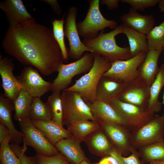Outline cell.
<instances>
[{
    "label": "cell",
    "mask_w": 164,
    "mask_h": 164,
    "mask_svg": "<svg viewBox=\"0 0 164 164\" xmlns=\"http://www.w3.org/2000/svg\"><path fill=\"white\" fill-rule=\"evenodd\" d=\"M5 53L23 65L35 67L42 74L58 71L64 59L53 31L33 18L9 27L2 41Z\"/></svg>",
    "instance_id": "6da1fadb"
},
{
    "label": "cell",
    "mask_w": 164,
    "mask_h": 164,
    "mask_svg": "<svg viewBox=\"0 0 164 164\" xmlns=\"http://www.w3.org/2000/svg\"><path fill=\"white\" fill-rule=\"evenodd\" d=\"M123 24L117 26L108 32H101L97 37L83 39V43L94 54H98L110 63L118 60H124L132 58L129 47L119 46L115 36L122 33Z\"/></svg>",
    "instance_id": "7a4b0ae2"
},
{
    "label": "cell",
    "mask_w": 164,
    "mask_h": 164,
    "mask_svg": "<svg viewBox=\"0 0 164 164\" xmlns=\"http://www.w3.org/2000/svg\"><path fill=\"white\" fill-rule=\"evenodd\" d=\"M93 65L89 72L76 81L72 86L65 89L77 93L85 102L96 101V92L99 82L103 74L111 67V63L98 54H94Z\"/></svg>",
    "instance_id": "3957f363"
},
{
    "label": "cell",
    "mask_w": 164,
    "mask_h": 164,
    "mask_svg": "<svg viewBox=\"0 0 164 164\" xmlns=\"http://www.w3.org/2000/svg\"><path fill=\"white\" fill-rule=\"evenodd\" d=\"M89 7L86 16L82 21L77 23L79 35L84 39H89L97 36L99 32L109 27L114 29L117 26L114 20L105 18L100 12L99 0L88 1Z\"/></svg>",
    "instance_id": "277c9868"
},
{
    "label": "cell",
    "mask_w": 164,
    "mask_h": 164,
    "mask_svg": "<svg viewBox=\"0 0 164 164\" xmlns=\"http://www.w3.org/2000/svg\"><path fill=\"white\" fill-rule=\"evenodd\" d=\"M61 93L63 125L68 126L73 122L83 120L97 122L90 108L79 94L66 90L61 91Z\"/></svg>",
    "instance_id": "5b68a950"
},
{
    "label": "cell",
    "mask_w": 164,
    "mask_h": 164,
    "mask_svg": "<svg viewBox=\"0 0 164 164\" xmlns=\"http://www.w3.org/2000/svg\"><path fill=\"white\" fill-rule=\"evenodd\" d=\"M163 140L164 118L157 114L130 133L131 145L136 149Z\"/></svg>",
    "instance_id": "8992f818"
},
{
    "label": "cell",
    "mask_w": 164,
    "mask_h": 164,
    "mask_svg": "<svg viewBox=\"0 0 164 164\" xmlns=\"http://www.w3.org/2000/svg\"><path fill=\"white\" fill-rule=\"evenodd\" d=\"M94 60V54L89 52L86 53L74 62L62 64L58 70V75L52 83L51 91L61 92L67 88L74 77L89 71L93 65Z\"/></svg>",
    "instance_id": "52a82bcc"
},
{
    "label": "cell",
    "mask_w": 164,
    "mask_h": 164,
    "mask_svg": "<svg viewBox=\"0 0 164 164\" xmlns=\"http://www.w3.org/2000/svg\"><path fill=\"white\" fill-rule=\"evenodd\" d=\"M19 123L23 135V145L31 146L37 153L45 156H53L60 153L43 132L33 124L29 117Z\"/></svg>",
    "instance_id": "ba28073f"
},
{
    "label": "cell",
    "mask_w": 164,
    "mask_h": 164,
    "mask_svg": "<svg viewBox=\"0 0 164 164\" xmlns=\"http://www.w3.org/2000/svg\"><path fill=\"white\" fill-rule=\"evenodd\" d=\"M109 103L124 120L125 128L130 132L142 126L155 115L146 109L123 102L118 98L112 100Z\"/></svg>",
    "instance_id": "9c48e42d"
},
{
    "label": "cell",
    "mask_w": 164,
    "mask_h": 164,
    "mask_svg": "<svg viewBox=\"0 0 164 164\" xmlns=\"http://www.w3.org/2000/svg\"><path fill=\"white\" fill-rule=\"evenodd\" d=\"M147 53L141 52L128 59L118 60L111 63L110 69L103 77L121 80L128 83L138 77V68L144 60Z\"/></svg>",
    "instance_id": "30bf717a"
},
{
    "label": "cell",
    "mask_w": 164,
    "mask_h": 164,
    "mask_svg": "<svg viewBox=\"0 0 164 164\" xmlns=\"http://www.w3.org/2000/svg\"><path fill=\"white\" fill-rule=\"evenodd\" d=\"M78 9L74 6L70 7L65 15L64 26V36L69 44L68 55L72 59L78 60L83 56L85 52L91 51L81 41L76 23Z\"/></svg>",
    "instance_id": "8fae6325"
},
{
    "label": "cell",
    "mask_w": 164,
    "mask_h": 164,
    "mask_svg": "<svg viewBox=\"0 0 164 164\" xmlns=\"http://www.w3.org/2000/svg\"><path fill=\"white\" fill-rule=\"evenodd\" d=\"M17 78L21 88L33 98L40 97L51 89L52 83L45 80L31 66L25 67Z\"/></svg>",
    "instance_id": "7c38bea8"
},
{
    "label": "cell",
    "mask_w": 164,
    "mask_h": 164,
    "mask_svg": "<svg viewBox=\"0 0 164 164\" xmlns=\"http://www.w3.org/2000/svg\"><path fill=\"white\" fill-rule=\"evenodd\" d=\"M150 86L139 77L127 84L118 99L146 110L149 98Z\"/></svg>",
    "instance_id": "4fadbf2b"
},
{
    "label": "cell",
    "mask_w": 164,
    "mask_h": 164,
    "mask_svg": "<svg viewBox=\"0 0 164 164\" xmlns=\"http://www.w3.org/2000/svg\"><path fill=\"white\" fill-rule=\"evenodd\" d=\"M14 67L13 62L7 57L0 56V74L4 96L13 102L15 100L21 89L17 77L13 74Z\"/></svg>",
    "instance_id": "5bb4252c"
},
{
    "label": "cell",
    "mask_w": 164,
    "mask_h": 164,
    "mask_svg": "<svg viewBox=\"0 0 164 164\" xmlns=\"http://www.w3.org/2000/svg\"><path fill=\"white\" fill-rule=\"evenodd\" d=\"M99 123L114 146L122 155H127L131 152L132 146L130 142V132L128 129L114 124Z\"/></svg>",
    "instance_id": "9a60e30c"
},
{
    "label": "cell",
    "mask_w": 164,
    "mask_h": 164,
    "mask_svg": "<svg viewBox=\"0 0 164 164\" xmlns=\"http://www.w3.org/2000/svg\"><path fill=\"white\" fill-rule=\"evenodd\" d=\"M127 83L116 79L102 77L98 84L96 101L109 103L118 98Z\"/></svg>",
    "instance_id": "2e32d148"
},
{
    "label": "cell",
    "mask_w": 164,
    "mask_h": 164,
    "mask_svg": "<svg viewBox=\"0 0 164 164\" xmlns=\"http://www.w3.org/2000/svg\"><path fill=\"white\" fill-rule=\"evenodd\" d=\"M0 8L5 13L9 27H14L32 18L21 0H5L0 2Z\"/></svg>",
    "instance_id": "e0dca14e"
},
{
    "label": "cell",
    "mask_w": 164,
    "mask_h": 164,
    "mask_svg": "<svg viewBox=\"0 0 164 164\" xmlns=\"http://www.w3.org/2000/svg\"><path fill=\"white\" fill-rule=\"evenodd\" d=\"M86 102L98 122L114 124L125 127V121L109 103L96 101Z\"/></svg>",
    "instance_id": "ac0fdd59"
},
{
    "label": "cell",
    "mask_w": 164,
    "mask_h": 164,
    "mask_svg": "<svg viewBox=\"0 0 164 164\" xmlns=\"http://www.w3.org/2000/svg\"><path fill=\"white\" fill-rule=\"evenodd\" d=\"M121 19L127 26L145 35L154 27L155 24L152 15H141L131 8L121 16Z\"/></svg>",
    "instance_id": "d6986e66"
},
{
    "label": "cell",
    "mask_w": 164,
    "mask_h": 164,
    "mask_svg": "<svg viewBox=\"0 0 164 164\" xmlns=\"http://www.w3.org/2000/svg\"><path fill=\"white\" fill-rule=\"evenodd\" d=\"M13 103L6 98L2 94L0 96V122L6 126L10 131L12 143L19 144L23 139V135L15 128L13 122L12 112L14 110Z\"/></svg>",
    "instance_id": "ffe728a7"
},
{
    "label": "cell",
    "mask_w": 164,
    "mask_h": 164,
    "mask_svg": "<svg viewBox=\"0 0 164 164\" xmlns=\"http://www.w3.org/2000/svg\"><path fill=\"white\" fill-rule=\"evenodd\" d=\"M33 124L39 129L53 145L62 139L71 137L72 135L67 130L52 120H31Z\"/></svg>",
    "instance_id": "44dd1931"
},
{
    "label": "cell",
    "mask_w": 164,
    "mask_h": 164,
    "mask_svg": "<svg viewBox=\"0 0 164 164\" xmlns=\"http://www.w3.org/2000/svg\"><path fill=\"white\" fill-rule=\"evenodd\" d=\"M162 51L163 50H149L139 67V77L149 86L153 83L159 71L158 61Z\"/></svg>",
    "instance_id": "7402d4cb"
},
{
    "label": "cell",
    "mask_w": 164,
    "mask_h": 164,
    "mask_svg": "<svg viewBox=\"0 0 164 164\" xmlns=\"http://www.w3.org/2000/svg\"><path fill=\"white\" fill-rule=\"evenodd\" d=\"M79 141L72 135L59 141L54 146L69 161L77 164L85 159Z\"/></svg>",
    "instance_id": "603a6c76"
},
{
    "label": "cell",
    "mask_w": 164,
    "mask_h": 164,
    "mask_svg": "<svg viewBox=\"0 0 164 164\" xmlns=\"http://www.w3.org/2000/svg\"><path fill=\"white\" fill-rule=\"evenodd\" d=\"M164 86V63L159 67L157 75L150 86L149 98L146 110L152 113L160 111L162 104L159 100V94Z\"/></svg>",
    "instance_id": "cb8c5ba5"
},
{
    "label": "cell",
    "mask_w": 164,
    "mask_h": 164,
    "mask_svg": "<svg viewBox=\"0 0 164 164\" xmlns=\"http://www.w3.org/2000/svg\"><path fill=\"white\" fill-rule=\"evenodd\" d=\"M123 24L122 33L126 36L128 39L132 57L140 52L147 53L149 50L146 35L130 28Z\"/></svg>",
    "instance_id": "d4e9b609"
},
{
    "label": "cell",
    "mask_w": 164,
    "mask_h": 164,
    "mask_svg": "<svg viewBox=\"0 0 164 164\" xmlns=\"http://www.w3.org/2000/svg\"><path fill=\"white\" fill-rule=\"evenodd\" d=\"M33 97L23 89L21 90L14 101V119L19 121L29 117L31 105Z\"/></svg>",
    "instance_id": "484cf974"
},
{
    "label": "cell",
    "mask_w": 164,
    "mask_h": 164,
    "mask_svg": "<svg viewBox=\"0 0 164 164\" xmlns=\"http://www.w3.org/2000/svg\"><path fill=\"white\" fill-rule=\"evenodd\" d=\"M68 127V131L80 141L84 140L87 135L97 130L99 125L97 121L83 120L73 122Z\"/></svg>",
    "instance_id": "4316f807"
},
{
    "label": "cell",
    "mask_w": 164,
    "mask_h": 164,
    "mask_svg": "<svg viewBox=\"0 0 164 164\" xmlns=\"http://www.w3.org/2000/svg\"><path fill=\"white\" fill-rule=\"evenodd\" d=\"M140 157L145 163L154 160H164V140L138 149Z\"/></svg>",
    "instance_id": "83f0119b"
},
{
    "label": "cell",
    "mask_w": 164,
    "mask_h": 164,
    "mask_svg": "<svg viewBox=\"0 0 164 164\" xmlns=\"http://www.w3.org/2000/svg\"><path fill=\"white\" fill-rule=\"evenodd\" d=\"M29 117L30 120L49 121L52 120L50 110L40 97H34L30 107Z\"/></svg>",
    "instance_id": "f1b7e54d"
},
{
    "label": "cell",
    "mask_w": 164,
    "mask_h": 164,
    "mask_svg": "<svg viewBox=\"0 0 164 164\" xmlns=\"http://www.w3.org/2000/svg\"><path fill=\"white\" fill-rule=\"evenodd\" d=\"M61 93L59 91L52 92L46 103L50 110L52 120L63 127V111Z\"/></svg>",
    "instance_id": "f546056e"
},
{
    "label": "cell",
    "mask_w": 164,
    "mask_h": 164,
    "mask_svg": "<svg viewBox=\"0 0 164 164\" xmlns=\"http://www.w3.org/2000/svg\"><path fill=\"white\" fill-rule=\"evenodd\" d=\"M149 50H158L164 48V21L153 27L146 35Z\"/></svg>",
    "instance_id": "4dcf8cb0"
},
{
    "label": "cell",
    "mask_w": 164,
    "mask_h": 164,
    "mask_svg": "<svg viewBox=\"0 0 164 164\" xmlns=\"http://www.w3.org/2000/svg\"><path fill=\"white\" fill-rule=\"evenodd\" d=\"M64 17L52 21V25L54 36L60 48L64 60H66L69 55L64 40Z\"/></svg>",
    "instance_id": "1f68e13d"
},
{
    "label": "cell",
    "mask_w": 164,
    "mask_h": 164,
    "mask_svg": "<svg viewBox=\"0 0 164 164\" xmlns=\"http://www.w3.org/2000/svg\"><path fill=\"white\" fill-rule=\"evenodd\" d=\"M106 136L101 132L95 134L91 138V144L97 152L108 156L109 155L110 152L114 147L111 143Z\"/></svg>",
    "instance_id": "d6a6232c"
},
{
    "label": "cell",
    "mask_w": 164,
    "mask_h": 164,
    "mask_svg": "<svg viewBox=\"0 0 164 164\" xmlns=\"http://www.w3.org/2000/svg\"><path fill=\"white\" fill-rule=\"evenodd\" d=\"M11 137H8L1 144L0 161L1 164H22L20 159L11 149L9 143Z\"/></svg>",
    "instance_id": "836d02e7"
},
{
    "label": "cell",
    "mask_w": 164,
    "mask_h": 164,
    "mask_svg": "<svg viewBox=\"0 0 164 164\" xmlns=\"http://www.w3.org/2000/svg\"><path fill=\"white\" fill-rule=\"evenodd\" d=\"M131 154L128 157H124L121 153L114 147L109 153V155L115 158L118 164H145L140 159L139 153L135 148L132 147Z\"/></svg>",
    "instance_id": "e575fe53"
},
{
    "label": "cell",
    "mask_w": 164,
    "mask_h": 164,
    "mask_svg": "<svg viewBox=\"0 0 164 164\" xmlns=\"http://www.w3.org/2000/svg\"><path fill=\"white\" fill-rule=\"evenodd\" d=\"M36 164H69V161L61 153L51 156L37 153L34 157Z\"/></svg>",
    "instance_id": "d590c367"
},
{
    "label": "cell",
    "mask_w": 164,
    "mask_h": 164,
    "mask_svg": "<svg viewBox=\"0 0 164 164\" xmlns=\"http://www.w3.org/2000/svg\"><path fill=\"white\" fill-rule=\"evenodd\" d=\"M10 146L13 152L20 159L22 164H36L34 157L27 156L25 152L27 147L23 145V147L19 144L12 143Z\"/></svg>",
    "instance_id": "8d00e7d4"
},
{
    "label": "cell",
    "mask_w": 164,
    "mask_h": 164,
    "mask_svg": "<svg viewBox=\"0 0 164 164\" xmlns=\"http://www.w3.org/2000/svg\"><path fill=\"white\" fill-rule=\"evenodd\" d=\"M120 1L129 4L131 8L136 11H143L155 5L158 3L159 0H121Z\"/></svg>",
    "instance_id": "74e56055"
},
{
    "label": "cell",
    "mask_w": 164,
    "mask_h": 164,
    "mask_svg": "<svg viewBox=\"0 0 164 164\" xmlns=\"http://www.w3.org/2000/svg\"><path fill=\"white\" fill-rule=\"evenodd\" d=\"M119 0H101L100 3L103 5H106L110 10H112L118 8L119 6Z\"/></svg>",
    "instance_id": "f35d334b"
},
{
    "label": "cell",
    "mask_w": 164,
    "mask_h": 164,
    "mask_svg": "<svg viewBox=\"0 0 164 164\" xmlns=\"http://www.w3.org/2000/svg\"><path fill=\"white\" fill-rule=\"evenodd\" d=\"M8 137L12 135L9 129L5 125L0 123V143L1 144Z\"/></svg>",
    "instance_id": "ab89813d"
},
{
    "label": "cell",
    "mask_w": 164,
    "mask_h": 164,
    "mask_svg": "<svg viewBox=\"0 0 164 164\" xmlns=\"http://www.w3.org/2000/svg\"><path fill=\"white\" fill-rule=\"evenodd\" d=\"M40 1L44 2L49 4L51 7L53 11L57 14L62 13V9L56 0H43Z\"/></svg>",
    "instance_id": "60d3db41"
},
{
    "label": "cell",
    "mask_w": 164,
    "mask_h": 164,
    "mask_svg": "<svg viewBox=\"0 0 164 164\" xmlns=\"http://www.w3.org/2000/svg\"><path fill=\"white\" fill-rule=\"evenodd\" d=\"M99 164H118L117 161L111 155H108L102 158Z\"/></svg>",
    "instance_id": "b9f144b4"
},
{
    "label": "cell",
    "mask_w": 164,
    "mask_h": 164,
    "mask_svg": "<svg viewBox=\"0 0 164 164\" xmlns=\"http://www.w3.org/2000/svg\"><path fill=\"white\" fill-rule=\"evenodd\" d=\"M159 11L162 12H164V0H159L158 3Z\"/></svg>",
    "instance_id": "7bdbcfd3"
},
{
    "label": "cell",
    "mask_w": 164,
    "mask_h": 164,
    "mask_svg": "<svg viewBox=\"0 0 164 164\" xmlns=\"http://www.w3.org/2000/svg\"><path fill=\"white\" fill-rule=\"evenodd\" d=\"M151 164H164V160H154L150 162Z\"/></svg>",
    "instance_id": "ee69618b"
},
{
    "label": "cell",
    "mask_w": 164,
    "mask_h": 164,
    "mask_svg": "<svg viewBox=\"0 0 164 164\" xmlns=\"http://www.w3.org/2000/svg\"><path fill=\"white\" fill-rule=\"evenodd\" d=\"M87 163L85 160H84L81 162L77 164H87Z\"/></svg>",
    "instance_id": "f6af8a7d"
},
{
    "label": "cell",
    "mask_w": 164,
    "mask_h": 164,
    "mask_svg": "<svg viewBox=\"0 0 164 164\" xmlns=\"http://www.w3.org/2000/svg\"><path fill=\"white\" fill-rule=\"evenodd\" d=\"M162 104L164 105V92L163 97H162ZM162 116L164 118V113L162 115Z\"/></svg>",
    "instance_id": "bcb514c9"
},
{
    "label": "cell",
    "mask_w": 164,
    "mask_h": 164,
    "mask_svg": "<svg viewBox=\"0 0 164 164\" xmlns=\"http://www.w3.org/2000/svg\"><path fill=\"white\" fill-rule=\"evenodd\" d=\"M163 54H164V48L163 49Z\"/></svg>",
    "instance_id": "7dc6e473"
},
{
    "label": "cell",
    "mask_w": 164,
    "mask_h": 164,
    "mask_svg": "<svg viewBox=\"0 0 164 164\" xmlns=\"http://www.w3.org/2000/svg\"><path fill=\"white\" fill-rule=\"evenodd\" d=\"M87 164H89V163H87ZM99 164L98 163H96V164Z\"/></svg>",
    "instance_id": "c3c4849f"
},
{
    "label": "cell",
    "mask_w": 164,
    "mask_h": 164,
    "mask_svg": "<svg viewBox=\"0 0 164 164\" xmlns=\"http://www.w3.org/2000/svg\"><path fill=\"white\" fill-rule=\"evenodd\" d=\"M146 164H151V163L149 162V163H146Z\"/></svg>",
    "instance_id": "681fc988"
}]
</instances>
